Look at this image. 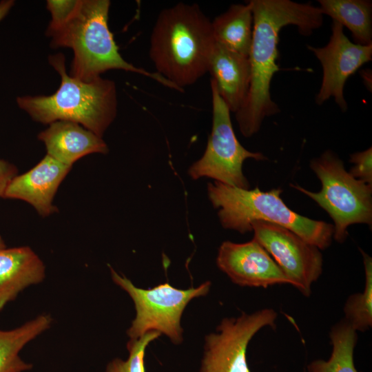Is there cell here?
<instances>
[{
    "instance_id": "ba28073f",
    "label": "cell",
    "mask_w": 372,
    "mask_h": 372,
    "mask_svg": "<svg viewBox=\"0 0 372 372\" xmlns=\"http://www.w3.org/2000/svg\"><path fill=\"white\" fill-rule=\"evenodd\" d=\"M212 127L202 157L188 169L193 180L207 177L230 186L249 189L242 172L245 160L266 159L260 152L246 149L238 141L232 126L230 110L220 97L214 81L211 79Z\"/></svg>"
},
{
    "instance_id": "44dd1931",
    "label": "cell",
    "mask_w": 372,
    "mask_h": 372,
    "mask_svg": "<svg viewBox=\"0 0 372 372\" xmlns=\"http://www.w3.org/2000/svg\"><path fill=\"white\" fill-rule=\"evenodd\" d=\"M360 251L364 266V289L349 296L344 306V319L355 331L364 332L372 326V259Z\"/></svg>"
},
{
    "instance_id": "2e32d148",
    "label": "cell",
    "mask_w": 372,
    "mask_h": 372,
    "mask_svg": "<svg viewBox=\"0 0 372 372\" xmlns=\"http://www.w3.org/2000/svg\"><path fill=\"white\" fill-rule=\"evenodd\" d=\"M45 266L29 247L0 249V311L26 287L45 278Z\"/></svg>"
},
{
    "instance_id": "30bf717a",
    "label": "cell",
    "mask_w": 372,
    "mask_h": 372,
    "mask_svg": "<svg viewBox=\"0 0 372 372\" xmlns=\"http://www.w3.org/2000/svg\"><path fill=\"white\" fill-rule=\"evenodd\" d=\"M251 229L256 240L271 256L292 286L306 297L322 272L320 249L292 231L278 225L256 220Z\"/></svg>"
},
{
    "instance_id": "8992f818",
    "label": "cell",
    "mask_w": 372,
    "mask_h": 372,
    "mask_svg": "<svg viewBox=\"0 0 372 372\" xmlns=\"http://www.w3.org/2000/svg\"><path fill=\"white\" fill-rule=\"evenodd\" d=\"M321 182L318 192L300 185L291 187L313 200L333 220V238L343 242L347 228L354 224H372V185L353 177L343 162L331 151H326L310 163Z\"/></svg>"
},
{
    "instance_id": "9c48e42d",
    "label": "cell",
    "mask_w": 372,
    "mask_h": 372,
    "mask_svg": "<svg viewBox=\"0 0 372 372\" xmlns=\"http://www.w3.org/2000/svg\"><path fill=\"white\" fill-rule=\"evenodd\" d=\"M277 318L274 309L264 308L223 318L216 333L205 336L200 372H251L246 356L248 344L261 329H274Z\"/></svg>"
},
{
    "instance_id": "6da1fadb",
    "label": "cell",
    "mask_w": 372,
    "mask_h": 372,
    "mask_svg": "<svg viewBox=\"0 0 372 372\" xmlns=\"http://www.w3.org/2000/svg\"><path fill=\"white\" fill-rule=\"evenodd\" d=\"M254 18L253 35L249 59L251 80L247 97L236 119L245 137L256 134L263 120L280 112L271 99L270 85L277 63L279 33L289 25L298 28L303 36L319 28L323 14L319 7L290 0H250Z\"/></svg>"
},
{
    "instance_id": "e0dca14e",
    "label": "cell",
    "mask_w": 372,
    "mask_h": 372,
    "mask_svg": "<svg viewBox=\"0 0 372 372\" xmlns=\"http://www.w3.org/2000/svg\"><path fill=\"white\" fill-rule=\"evenodd\" d=\"M254 18L249 3L232 4L211 21L215 41L227 48L249 57Z\"/></svg>"
},
{
    "instance_id": "484cf974",
    "label": "cell",
    "mask_w": 372,
    "mask_h": 372,
    "mask_svg": "<svg viewBox=\"0 0 372 372\" xmlns=\"http://www.w3.org/2000/svg\"><path fill=\"white\" fill-rule=\"evenodd\" d=\"M14 4L12 0H3L0 1V22L8 14Z\"/></svg>"
},
{
    "instance_id": "ac0fdd59",
    "label": "cell",
    "mask_w": 372,
    "mask_h": 372,
    "mask_svg": "<svg viewBox=\"0 0 372 372\" xmlns=\"http://www.w3.org/2000/svg\"><path fill=\"white\" fill-rule=\"evenodd\" d=\"M52 322L50 314L43 313L14 329H0V372H23L32 365L19 356L30 341L48 329Z\"/></svg>"
},
{
    "instance_id": "5bb4252c",
    "label": "cell",
    "mask_w": 372,
    "mask_h": 372,
    "mask_svg": "<svg viewBox=\"0 0 372 372\" xmlns=\"http://www.w3.org/2000/svg\"><path fill=\"white\" fill-rule=\"evenodd\" d=\"M208 72L230 112H238L249 88L251 68L249 57L216 41L210 56Z\"/></svg>"
},
{
    "instance_id": "7402d4cb",
    "label": "cell",
    "mask_w": 372,
    "mask_h": 372,
    "mask_svg": "<svg viewBox=\"0 0 372 372\" xmlns=\"http://www.w3.org/2000/svg\"><path fill=\"white\" fill-rule=\"evenodd\" d=\"M158 331H152L136 340H130L127 344L129 356L126 360L114 358L106 367L105 372H145V352L148 344L161 336Z\"/></svg>"
},
{
    "instance_id": "d6986e66",
    "label": "cell",
    "mask_w": 372,
    "mask_h": 372,
    "mask_svg": "<svg viewBox=\"0 0 372 372\" xmlns=\"http://www.w3.org/2000/svg\"><path fill=\"white\" fill-rule=\"evenodd\" d=\"M322 14L347 28L355 43L372 44V3L369 0H319Z\"/></svg>"
},
{
    "instance_id": "8fae6325",
    "label": "cell",
    "mask_w": 372,
    "mask_h": 372,
    "mask_svg": "<svg viewBox=\"0 0 372 372\" xmlns=\"http://www.w3.org/2000/svg\"><path fill=\"white\" fill-rule=\"evenodd\" d=\"M322 67V80L316 97L318 105L333 97L342 112L348 105L344 96L347 79L372 59V44L362 45L353 43L345 35L343 26L333 21L331 35L323 47L307 45Z\"/></svg>"
},
{
    "instance_id": "4316f807",
    "label": "cell",
    "mask_w": 372,
    "mask_h": 372,
    "mask_svg": "<svg viewBox=\"0 0 372 372\" xmlns=\"http://www.w3.org/2000/svg\"><path fill=\"white\" fill-rule=\"evenodd\" d=\"M361 76L364 81V85L366 86L369 90H371V72L370 70H365L361 71Z\"/></svg>"
},
{
    "instance_id": "3957f363",
    "label": "cell",
    "mask_w": 372,
    "mask_h": 372,
    "mask_svg": "<svg viewBox=\"0 0 372 372\" xmlns=\"http://www.w3.org/2000/svg\"><path fill=\"white\" fill-rule=\"evenodd\" d=\"M110 6L109 0H79L68 21L50 36L53 48L72 50L74 57L70 75L88 82L105 71L122 70L151 78L177 90L157 72L136 67L122 57L108 26Z\"/></svg>"
},
{
    "instance_id": "cb8c5ba5",
    "label": "cell",
    "mask_w": 372,
    "mask_h": 372,
    "mask_svg": "<svg viewBox=\"0 0 372 372\" xmlns=\"http://www.w3.org/2000/svg\"><path fill=\"white\" fill-rule=\"evenodd\" d=\"M350 162L354 164L349 174L354 178L372 185V148L351 155Z\"/></svg>"
},
{
    "instance_id": "9a60e30c",
    "label": "cell",
    "mask_w": 372,
    "mask_h": 372,
    "mask_svg": "<svg viewBox=\"0 0 372 372\" xmlns=\"http://www.w3.org/2000/svg\"><path fill=\"white\" fill-rule=\"evenodd\" d=\"M38 138L45 144L48 156L70 166L87 154L109 151L102 137L71 121L53 122Z\"/></svg>"
},
{
    "instance_id": "52a82bcc",
    "label": "cell",
    "mask_w": 372,
    "mask_h": 372,
    "mask_svg": "<svg viewBox=\"0 0 372 372\" xmlns=\"http://www.w3.org/2000/svg\"><path fill=\"white\" fill-rule=\"evenodd\" d=\"M110 268L113 282L129 294L135 306L136 316L127 331L130 340L155 331L164 333L174 344H180L183 340V312L192 299L207 294L211 282L206 281L197 288L187 289H177L166 282L145 289L136 287L127 277Z\"/></svg>"
},
{
    "instance_id": "ffe728a7",
    "label": "cell",
    "mask_w": 372,
    "mask_h": 372,
    "mask_svg": "<svg viewBox=\"0 0 372 372\" xmlns=\"http://www.w3.org/2000/svg\"><path fill=\"white\" fill-rule=\"evenodd\" d=\"M329 338L332 352L327 360H316L307 366L309 372H358L353 362L357 331L342 319L334 324Z\"/></svg>"
},
{
    "instance_id": "83f0119b",
    "label": "cell",
    "mask_w": 372,
    "mask_h": 372,
    "mask_svg": "<svg viewBox=\"0 0 372 372\" xmlns=\"http://www.w3.org/2000/svg\"><path fill=\"white\" fill-rule=\"evenodd\" d=\"M5 247H6V245H5L4 242H3V241L0 238V249H3V248H5Z\"/></svg>"
},
{
    "instance_id": "7a4b0ae2",
    "label": "cell",
    "mask_w": 372,
    "mask_h": 372,
    "mask_svg": "<svg viewBox=\"0 0 372 372\" xmlns=\"http://www.w3.org/2000/svg\"><path fill=\"white\" fill-rule=\"evenodd\" d=\"M215 42L211 21L199 6L180 2L159 13L149 57L156 72L183 92L208 72Z\"/></svg>"
},
{
    "instance_id": "277c9868",
    "label": "cell",
    "mask_w": 372,
    "mask_h": 372,
    "mask_svg": "<svg viewBox=\"0 0 372 372\" xmlns=\"http://www.w3.org/2000/svg\"><path fill=\"white\" fill-rule=\"evenodd\" d=\"M48 60L61 76L59 87L49 96L17 97L19 108L35 121L44 124L71 121L102 137L116 116L114 82L101 76L88 82L71 76L62 54L50 56Z\"/></svg>"
},
{
    "instance_id": "603a6c76",
    "label": "cell",
    "mask_w": 372,
    "mask_h": 372,
    "mask_svg": "<svg viewBox=\"0 0 372 372\" xmlns=\"http://www.w3.org/2000/svg\"><path fill=\"white\" fill-rule=\"evenodd\" d=\"M79 3V0H48L47 9L51 14V21L46 34H52L61 28L72 16Z\"/></svg>"
},
{
    "instance_id": "7c38bea8",
    "label": "cell",
    "mask_w": 372,
    "mask_h": 372,
    "mask_svg": "<svg viewBox=\"0 0 372 372\" xmlns=\"http://www.w3.org/2000/svg\"><path fill=\"white\" fill-rule=\"evenodd\" d=\"M216 264L234 283L241 287L266 288L291 285L269 253L254 238L244 243L223 242Z\"/></svg>"
},
{
    "instance_id": "5b68a950",
    "label": "cell",
    "mask_w": 372,
    "mask_h": 372,
    "mask_svg": "<svg viewBox=\"0 0 372 372\" xmlns=\"http://www.w3.org/2000/svg\"><path fill=\"white\" fill-rule=\"evenodd\" d=\"M282 192L280 189H245L218 181L207 184L208 198L218 209L223 228L245 234L252 231L253 222L260 220L284 227L319 249L329 247L333 225L293 211L280 197Z\"/></svg>"
},
{
    "instance_id": "4fadbf2b",
    "label": "cell",
    "mask_w": 372,
    "mask_h": 372,
    "mask_svg": "<svg viewBox=\"0 0 372 372\" xmlns=\"http://www.w3.org/2000/svg\"><path fill=\"white\" fill-rule=\"evenodd\" d=\"M71 167L46 154L30 170L16 175L8 185L3 197L24 200L41 216H48L57 211L53 199Z\"/></svg>"
},
{
    "instance_id": "d4e9b609",
    "label": "cell",
    "mask_w": 372,
    "mask_h": 372,
    "mask_svg": "<svg viewBox=\"0 0 372 372\" xmlns=\"http://www.w3.org/2000/svg\"><path fill=\"white\" fill-rule=\"evenodd\" d=\"M17 171L12 164L0 158V197L3 196L8 185L17 175Z\"/></svg>"
}]
</instances>
